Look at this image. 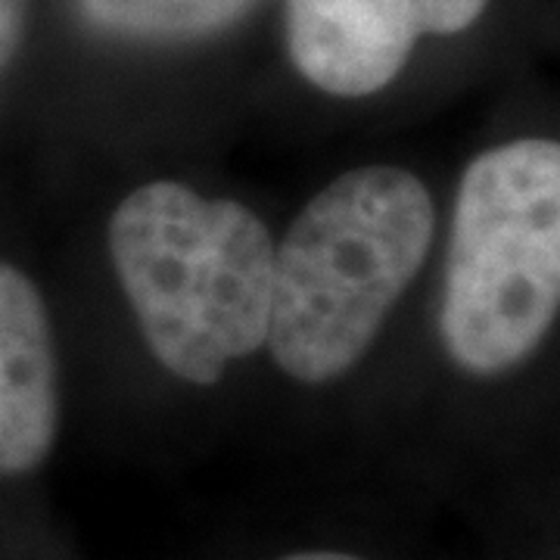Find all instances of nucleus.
<instances>
[{
	"label": "nucleus",
	"instance_id": "7",
	"mask_svg": "<svg viewBox=\"0 0 560 560\" xmlns=\"http://www.w3.org/2000/svg\"><path fill=\"white\" fill-rule=\"evenodd\" d=\"M28 0H0V69L20 50Z\"/></svg>",
	"mask_w": 560,
	"mask_h": 560
},
{
	"label": "nucleus",
	"instance_id": "2",
	"mask_svg": "<svg viewBox=\"0 0 560 560\" xmlns=\"http://www.w3.org/2000/svg\"><path fill=\"white\" fill-rule=\"evenodd\" d=\"M106 241L143 340L175 377L212 386L265 346L275 241L243 202L143 184L116 206Z\"/></svg>",
	"mask_w": 560,
	"mask_h": 560
},
{
	"label": "nucleus",
	"instance_id": "6",
	"mask_svg": "<svg viewBox=\"0 0 560 560\" xmlns=\"http://www.w3.org/2000/svg\"><path fill=\"white\" fill-rule=\"evenodd\" d=\"M265 0H79L81 13L106 35L178 44L219 35Z\"/></svg>",
	"mask_w": 560,
	"mask_h": 560
},
{
	"label": "nucleus",
	"instance_id": "5",
	"mask_svg": "<svg viewBox=\"0 0 560 560\" xmlns=\"http://www.w3.org/2000/svg\"><path fill=\"white\" fill-rule=\"evenodd\" d=\"M60 427L57 346L32 278L0 261V477L35 470Z\"/></svg>",
	"mask_w": 560,
	"mask_h": 560
},
{
	"label": "nucleus",
	"instance_id": "4",
	"mask_svg": "<svg viewBox=\"0 0 560 560\" xmlns=\"http://www.w3.org/2000/svg\"><path fill=\"white\" fill-rule=\"evenodd\" d=\"M489 0H287V50L330 97H371L405 69L423 35H458Z\"/></svg>",
	"mask_w": 560,
	"mask_h": 560
},
{
	"label": "nucleus",
	"instance_id": "8",
	"mask_svg": "<svg viewBox=\"0 0 560 560\" xmlns=\"http://www.w3.org/2000/svg\"><path fill=\"white\" fill-rule=\"evenodd\" d=\"M283 560H361L355 555H342V551H302V555H290Z\"/></svg>",
	"mask_w": 560,
	"mask_h": 560
},
{
	"label": "nucleus",
	"instance_id": "1",
	"mask_svg": "<svg viewBox=\"0 0 560 560\" xmlns=\"http://www.w3.org/2000/svg\"><path fill=\"white\" fill-rule=\"evenodd\" d=\"M436 209L411 172L352 168L275 246L265 346L300 383L346 377L374 346L430 253Z\"/></svg>",
	"mask_w": 560,
	"mask_h": 560
},
{
	"label": "nucleus",
	"instance_id": "3",
	"mask_svg": "<svg viewBox=\"0 0 560 560\" xmlns=\"http://www.w3.org/2000/svg\"><path fill=\"white\" fill-rule=\"evenodd\" d=\"M560 305V147L526 138L467 165L455 200L440 334L460 371L529 359Z\"/></svg>",
	"mask_w": 560,
	"mask_h": 560
}]
</instances>
